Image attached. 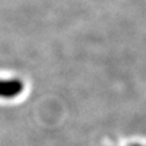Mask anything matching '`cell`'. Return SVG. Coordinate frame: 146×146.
I'll use <instances>...</instances> for the list:
<instances>
[{
	"instance_id": "cell-1",
	"label": "cell",
	"mask_w": 146,
	"mask_h": 146,
	"mask_svg": "<svg viewBox=\"0 0 146 146\" xmlns=\"http://www.w3.org/2000/svg\"><path fill=\"white\" fill-rule=\"evenodd\" d=\"M23 84L19 80H0V97L13 98L22 92Z\"/></svg>"
}]
</instances>
